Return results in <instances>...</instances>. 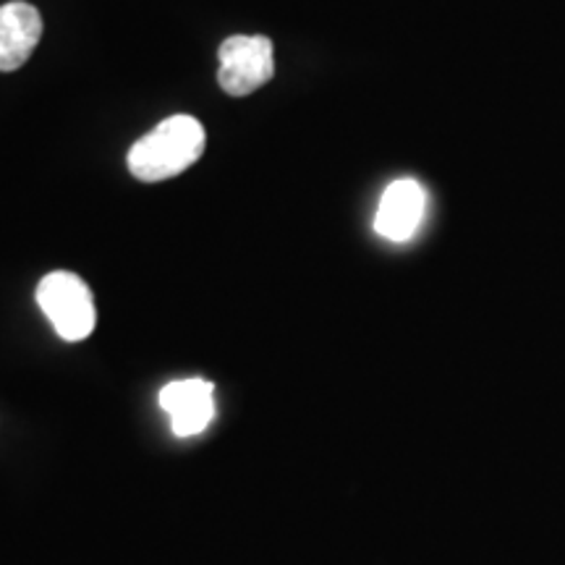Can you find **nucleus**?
<instances>
[{
    "instance_id": "obj_2",
    "label": "nucleus",
    "mask_w": 565,
    "mask_h": 565,
    "mask_svg": "<svg viewBox=\"0 0 565 565\" xmlns=\"http://www.w3.org/2000/svg\"><path fill=\"white\" fill-rule=\"evenodd\" d=\"M38 303L63 341H84L95 330V301H92L89 286L79 275L66 270L47 273L38 286Z\"/></svg>"
},
{
    "instance_id": "obj_5",
    "label": "nucleus",
    "mask_w": 565,
    "mask_h": 565,
    "mask_svg": "<svg viewBox=\"0 0 565 565\" xmlns=\"http://www.w3.org/2000/svg\"><path fill=\"white\" fill-rule=\"evenodd\" d=\"M427 212V192L419 181L398 179L385 189L374 215V231L387 242L404 244L412 242Z\"/></svg>"
},
{
    "instance_id": "obj_3",
    "label": "nucleus",
    "mask_w": 565,
    "mask_h": 565,
    "mask_svg": "<svg viewBox=\"0 0 565 565\" xmlns=\"http://www.w3.org/2000/svg\"><path fill=\"white\" fill-rule=\"evenodd\" d=\"M221 68H217V84L231 97H246L259 87H265L275 74L273 42L265 34H233L217 51Z\"/></svg>"
},
{
    "instance_id": "obj_4",
    "label": "nucleus",
    "mask_w": 565,
    "mask_h": 565,
    "mask_svg": "<svg viewBox=\"0 0 565 565\" xmlns=\"http://www.w3.org/2000/svg\"><path fill=\"white\" fill-rule=\"evenodd\" d=\"M158 401L162 412L171 416L175 437L202 435L215 419V385L210 380H175L162 387Z\"/></svg>"
},
{
    "instance_id": "obj_6",
    "label": "nucleus",
    "mask_w": 565,
    "mask_h": 565,
    "mask_svg": "<svg viewBox=\"0 0 565 565\" xmlns=\"http://www.w3.org/2000/svg\"><path fill=\"white\" fill-rule=\"evenodd\" d=\"M42 38V17L30 3L0 6V71H17L30 61Z\"/></svg>"
},
{
    "instance_id": "obj_1",
    "label": "nucleus",
    "mask_w": 565,
    "mask_h": 565,
    "mask_svg": "<svg viewBox=\"0 0 565 565\" xmlns=\"http://www.w3.org/2000/svg\"><path fill=\"white\" fill-rule=\"evenodd\" d=\"M204 126L194 116H171L129 150V171L141 183L168 181L194 166L204 154Z\"/></svg>"
}]
</instances>
